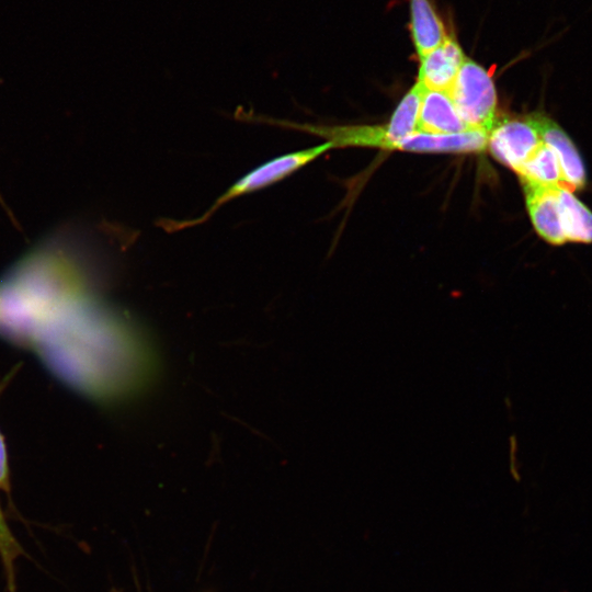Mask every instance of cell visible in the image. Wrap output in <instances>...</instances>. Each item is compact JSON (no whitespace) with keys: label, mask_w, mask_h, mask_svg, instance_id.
<instances>
[{"label":"cell","mask_w":592,"mask_h":592,"mask_svg":"<svg viewBox=\"0 0 592 592\" xmlns=\"http://www.w3.org/2000/svg\"><path fill=\"white\" fill-rule=\"evenodd\" d=\"M331 148H333L332 144L326 141L312 148L275 157L240 178L202 216L185 220L160 219L158 225L168 232H174L204 224L224 204L240 195L258 191L281 181Z\"/></svg>","instance_id":"obj_1"},{"label":"cell","mask_w":592,"mask_h":592,"mask_svg":"<svg viewBox=\"0 0 592 592\" xmlns=\"http://www.w3.org/2000/svg\"><path fill=\"white\" fill-rule=\"evenodd\" d=\"M446 92L473 129L491 130L497 123V92L491 75L481 65L466 58Z\"/></svg>","instance_id":"obj_2"},{"label":"cell","mask_w":592,"mask_h":592,"mask_svg":"<svg viewBox=\"0 0 592 592\" xmlns=\"http://www.w3.org/2000/svg\"><path fill=\"white\" fill-rule=\"evenodd\" d=\"M543 143L528 116L505 118L494 124L488 134L491 155L516 171Z\"/></svg>","instance_id":"obj_3"},{"label":"cell","mask_w":592,"mask_h":592,"mask_svg":"<svg viewBox=\"0 0 592 592\" xmlns=\"http://www.w3.org/2000/svg\"><path fill=\"white\" fill-rule=\"evenodd\" d=\"M530 121L538 130L542 140L556 153L563 179L571 191L584 187L587 183L583 160L567 133L549 117L534 113Z\"/></svg>","instance_id":"obj_4"},{"label":"cell","mask_w":592,"mask_h":592,"mask_svg":"<svg viewBox=\"0 0 592 592\" xmlns=\"http://www.w3.org/2000/svg\"><path fill=\"white\" fill-rule=\"evenodd\" d=\"M526 207L537 234L547 242L560 246L567 242L560 219L557 189L521 181Z\"/></svg>","instance_id":"obj_5"},{"label":"cell","mask_w":592,"mask_h":592,"mask_svg":"<svg viewBox=\"0 0 592 592\" xmlns=\"http://www.w3.org/2000/svg\"><path fill=\"white\" fill-rule=\"evenodd\" d=\"M466 60L464 52L453 35L420 58L419 79L425 90L447 91Z\"/></svg>","instance_id":"obj_6"},{"label":"cell","mask_w":592,"mask_h":592,"mask_svg":"<svg viewBox=\"0 0 592 592\" xmlns=\"http://www.w3.org/2000/svg\"><path fill=\"white\" fill-rule=\"evenodd\" d=\"M488 134L480 129L456 134L414 132L398 141L396 149L414 152H478L488 146Z\"/></svg>","instance_id":"obj_7"},{"label":"cell","mask_w":592,"mask_h":592,"mask_svg":"<svg viewBox=\"0 0 592 592\" xmlns=\"http://www.w3.org/2000/svg\"><path fill=\"white\" fill-rule=\"evenodd\" d=\"M473 128L459 116L445 91L424 90L420 105L417 132L428 134H456Z\"/></svg>","instance_id":"obj_8"},{"label":"cell","mask_w":592,"mask_h":592,"mask_svg":"<svg viewBox=\"0 0 592 592\" xmlns=\"http://www.w3.org/2000/svg\"><path fill=\"white\" fill-rule=\"evenodd\" d=\"M410 31L419 57L440 46L448 36L431 0H409Z\"/></svg>","instance_id":"obj_9"},{"label":"cell","mask_w":592,"mask_h":592,"mask_svg":"<svg viewBox=\"0 0 592 592\" xmlns=\"http://www.w3.org/2000/svg\"><path fill=\"white\" fill-rule=\"evenodd\" d=\"M557 196L566 240L592 242V212L566 187L559 186Z\"/></svg>","instance_id":"obj_10"},{"label":"cell","mask_w":592,"mask_h":592,"mask_svg":"<svg viewBox=\"0 0 592 592\" xmlns=\"http://www.w3.org/2000/svg\"><path fill=\"white\" fill-rule=\"evenodd\" d=\"M515 172L519 174L521 181H528L544 186H561L570 190L563 179L556 153L544 141Z\"/></svg>","instance_id":"obj_11"},{"label":"cell","mask_w":592,"mask_h":592,"mask_svg":"<svg viewBox=\"0 0 592 592\" xmlns=\"http://www.w3.org/2000/svg\"><path fill=\"white\" fill-rule=\"evenodd\" d=\"M424 90L425 88L420 82H417L403 96L389 123L385 126L391 143V149H396L398 141L417 132Z\"/></svg>","instance_id":"obj_12"},{"label":"cell","mask_w":592,"mask_h":592,"mask_svg":"<svg viewBox=\"0 0 592 592\" xmlns=\"http://www.w3.org/2000/svg\"><path fill=\"white\" fill-rule=\"evenodd\" d=\"M0 490L10 492V473L8 465V454L3 436L0 432Z\"/></svg>","instance_id":"obj_13"},{"label":"cell","mask_w":592,"mask_h":592,"mask_svg":"<svg viewBox=\"0 0 592 592\" xmlns=\"http://www.w3.org/2000/svg\"><path fill=\"white\" fill-rule=\"evenodd\" d=\"M0 519L5 520L1 504H0Z\"/></svg>","instance_id":"obj_14"}]
</instances>
